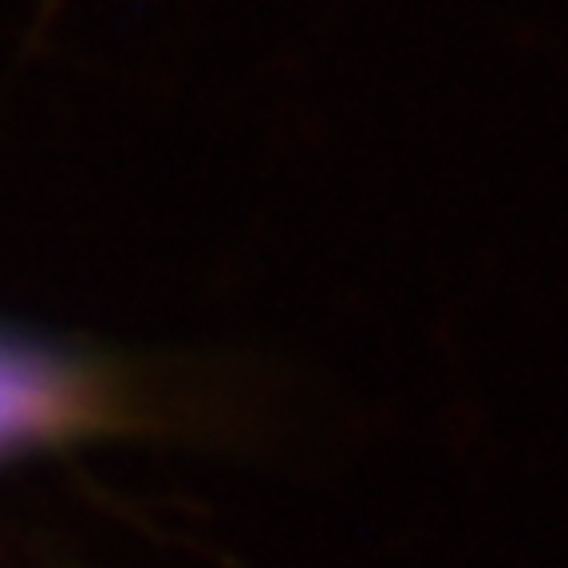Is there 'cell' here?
Listing matches in <instances>:
<instances>
[{
	"mask_svg": "<svg viewBox=\"0 0 568 568\" xmlns=\"http://www.w3.org/2000/svg\"><path fill=\"white\" fill-rule=\"evenodd\" d=\"M139 387L111 355L0 324V470L131 430Z\"/></svg>",
	"mask_w": 568,
	"mask_h": 568,
	"instance_id": "obj_1",
	"label": "cell"
}]
</instances>
